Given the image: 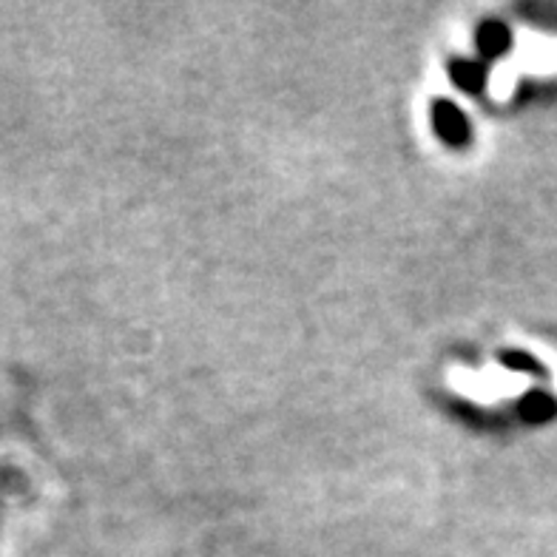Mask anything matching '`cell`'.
<instances>
[{"label":"cell","instance_id":"cell-1","mask_svg":"<svg viewBox=\"0 0 557 557\" xmlns=\"http://www.w3.org/2000/svg\"><path fill=\"white\" fill-rule=\"evenodd\" d=\"M433 125L438 137L447 143V146L461 148L470 143V123L461 114L458 106H453L449 100H435L433 106Z\"/></svg>","mask_w":557,"mask_h":557},{"label":"cell","instance_id":"cell-2","mask_svg":"<svg viewBox=\"0 0 557 557\" xmlns=\"http://www.w3.org/2000/svg\"><path fill=\"white\" fill-rule=\"evenodd\" d=\"M475 37H478V49H481L486 58H498V54H504L506 49H509V44H512L509 29L498 21H486L484 26L478 29Z\"/></svg>","mask_w":557,"mask_h":557},{"label":"cell","instance_id":"cell-3","mask_svg":"<svg viewBox=\"0 0 557 557\" xmlns=\"http://www.w3.org/2000/svg\"><path fill=\"white\" fill-rule=\"evenodd\" d=\"M449 77H453L455 86L463 88V91H470V95H475V91L484 88L486 69L478 66V63H470V60H455L453 66H449Z\"/></svg>","mask_w":557,"mask_h":557},{"label":"cell","instance_id":"cell-4","mask_svg":"<svg viewBox=\"0 0 557 557\" xmlns=\"http://www.w3.org/2000/svg\"><path fill=\"white\" fill-rule=\"evenodd\" d=\"M521 416L532 421V424H541V421L555 416V401L543 396V393H529L521 401Z\"/></svg>","mask_w":557,"mask_h":557},{"label":"cell","instance_id":"cell-5","mask_svg":"<svg viewBox=\"0 0 557 557\" xmlns=\"http://www.w3.org/2000/svg\"><path fill=\"white\" fill-rule=\"evenodd\" d=\"M506 367H512V370H527V373H541V367L535 361L523 356V352H504Z\"/></svg>","mask_w":557,"mask_h":557}]
</instances>
